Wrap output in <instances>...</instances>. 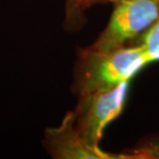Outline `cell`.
I'll return each mask as SVG.
<instances>
[{
  "label": "cell",
  "mask_w": 159,
  "mask_h": 159,
  "mask_svg": "<svg viewBox=\"0 0 159 159\" xmlns=\"http://www.w3.org/2000/svg\"><path fill=\"white\" fill-rule=\"evenodd\" d=\"M153 60L141 44L125 46L106 53L80 50L75 68L74 91L79 96L109 90L129 83Z\"/></svg>",
  "instance_id": "obj_1"
},
{
  "label": "cell",
  "mask_w": 159,
  "mask_h": 159,
  "mask_svg": "<svg viewBox=\"0 0 159 159\" xmlns=\"http://www.w3.org/2000/svg\"><path fill=\"white\" fill-rule=\"evenodd\" d=\"M104 30L91 46L94 52L106 53L127 46L139 39L159 18V0H119Z\"/></svg>",
  "instance_id": "obj_2"
},
{
  "label": "cell",
  "mask_w": 159,
  "mask_h": 159,
  "mask_svg": "<svg viewBox=\"0 0 159 159\" xmlns=\"http://www.w3.org/2000/svg\"><path fill=\"white\" fill-rule=\"evenodd\" d=\"M129 83H123L109 90L79 96L74 111L75 127L81 135L94 147H100L104 129L118 118L125 107Z\"/></svg>",
  "instance_id": "obj_3"
},
{
  "label": "cell",
  "mask_w": 159,
  "mask_h": 159,
  "mask_svg": "<svg viewBox=\"0 0 159 159\" xmlns=\"http://www.w3.org/2000/svg\"><path fill=\"white\" fill-rule=\"evenodd\" d=\"M43 147L56 159H134L129 153H111L90 145L75 127V115L69 111L57 127L47 128Z\"/></svg>",
  "instance_id": "obj_4"
},
{
  "label": "cell",
  "mask_w": 159,
  "mask_h": 159,
  "mask_svg": "<svg viewBox=\"0 0 159 159\" xmlns=\"http://www.w3.org/2000/svg\"><path fill=\"white\" fill-rule=\"evenodd\" d=\"M84 11L81 6V0H65V20L66 30L78 31L85 24Z\"/></svg>",
  "instance_id": "obj_5"
},
{
  "label": "cell",
  "mask_w": 159,
  "mask_h": 159,
  "mask_svg": "<svg viewBox=\"0 0 159 159\" xmlns=\"http://www.w3.org/2000/svg\"><path fill=\"white\" fill-rule=\"evenodd\" d=\"M138 43L147 51L153 62L159 60V18L145 33L139 37Z\"/></svg>",
  "instance_id": "obj_6"
},
{
  "label": "cell",
  "mask_w": 159,
  "mask_h": 159,
  "mask_svg": "<svg viewBox=\"0 0 159 159\" xmlns=\"http://www.w3.org/2000/svg\"><path fill=\"white\" fill-rule=\"evenodd\" d=\"M129 154L134 159H159V138L145 141Z\"/></svg>",
  "instance_id": "obj_7"
},
{
  "label": "cell",
  "mask_w": 159,
  "mask_h": 159,
  "mask_svg": "<svg viewBox=\"0 0 159 159\" xmlns=\"http://www.w3.org/2000/svg\"><path fill=\"white\" fill-rule=\"evenodd\" d=\"M119 0H81V6L83 11H87L88 8L96 4H103V3H116Z\"/></svg>",
  "instance_id": "obj_8"
}]
</instances>
